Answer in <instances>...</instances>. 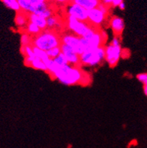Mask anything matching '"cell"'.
Returning a JSON list of instances; mask_svg holds the SVG:
<instances>
[{"mask_svg":"<svg viewBox=\"0 0 147 148\" xmlns=\"http://www.w3.org/2000/svg\"><path fill=\"white\" fill-rule=\"evenodd\" d=\"M50 76L60 83L67 86L81 84L86 85L90 82L88 75L77 66L67 64L65 66L56 68Z\"/></svg>","mask_w":147,"mask_h":148,"instance_id":"obj_1","label":"cell"},{"mask_svg":"<svg viewBox=\"0 0 147 148\" xmlns=\"http://www.w3.org/2000/svg\"><path fill=\"white\" fill-rule=\"evenodd\" d=\"M61 38L53 30L45 29L41 31L38 35L34 36L32 40V45L42 51H46L59 47L61 45Z\"/></svg>","mask_w":147,"mask_h":148,"instance_id":"obj_2","label":"cell"},{"mask_svg":"<svg viewBox=\"0 0 147 148\" xmlns=\"http://www.w3.org/2000/svg\"><path fill=\"white\" fill-rule=\"evenodd\" d=\"M105 51V59L106 62L110 67H115L119 62L122 56V49L119 38L116 36L113 38L110 45L104 47Z\"/></svg>","mask_w":147,"mask_h":148,"instance_id":"obj_3","label":"cell"},{"mask_svg":"<svg viewBox=\"0 0 147 148\" xmlns=\"http://www.w3.org/2000/svg\"><path fill=\"white\" fill-rule=\"evenodd\" d=\"M105 59L104 47H99L91 49L80 55V64L87 66H96Z\"/></svg>","mask_w":147,"mask_h":148,"instance_id":"obj_4","label":"cell"},{"mask_svg":"<svg viewBox=\"0 0 147 148\" xmlns=\"http://www.w3.org/2000/svg\"><path fill=\"white\" fill-rule=\"evenodd\" d=\"M67 27L74 35L80 38H83L90 32L92 27L86 22L80 21L72 17L68 16Z\"/></svg>","mask_w":147,"mask_h":148,"instance_id":"obj_5","label":"cell"},{"mask_svg":"<svg viewBox=\"0 0 147 148\" xmlns=\"http://www.w3.org/2000/svg\"><path fill=\"white\" fill-rule=\"evenodd\" d=\"M62 44H65L68 45L80 56L84 52V49L83 47L80 37L75 36L73 33H67L65 34L64 36L61 37Z\"/></svg>","mask_w":147,"mask_h":148,"instance_id":"obj_6","label":"cell"},{"mask_svg":"<svg viewBox=\"0 0 147 148\" xmlns=\"http://www.w3.org/2000/svg\"><path fill=\"white\" fill-rule=\"evenodd\" d=\"M68 16L72 17L80 21L86 22L88 21V11L75 2L68 5L66 9Z\"/></svg>","mask_w":147,"mask_h":148,"instance_id":"obj_7","label":"cell"},{"mask_svg":"<svg viewBox=\"0 0 147 148\" xmlns=\"http://www.w3.org/2000/svg\"><path fill=\"white\" fill-rule=\"evenodd\" d=\"M60 48L61 53L67 59L69 65L74 66H77L80 65V56L71 47L65 44H61Z\"/></svg>","mask_w":147,"mask_h":148,"instance_id":"obj_8","label":"cell"},{"mask_svg":"<svg viewBox=\"0 0 147 148\" xmlns=\"http://www.w3.org/2000/svg\"><path fill=\"white\" fill-rule=\"evenodd\" d=\"M107 14L99 8H95L93 9L88 11V21L95 26L102 24L105 21Z\"/></svg>","mask_w":147,"mask_h":148,"instance_id":"obj_9","label":"cell"},{"mask_svg":"<svg viewBox=\"0 0 147 148\" xmlns=\"http://www.w3.org/2000/svg\"><path fill=\"white\" fill-rule=\"evenodd\" d=\"M28 14H35L40 17H42L45 19H47L53 15L52 10L49 8L47 2L41 3L37 6H32L30 7L28 11Z\"/></svg>","mask_w":147,"mask_h":148,"instance_id":"obj_10","label":"cell"},{"mask_svg":"<svg viewBox=\"0 0 147 148\" xmlns=\"http://www.w3.org/2000/svg\"><path fill=\"white\" fill-rule=\"evenodd\" d=\"M110 26L114 35L119 37L122 33L123 30L125 29V23L121 17H113L110 19Z\"/></svg>","mask_w":147,"mask_h":148,"instance_id":"obj_11","label":"cell"},{"mask_svg":"<svg viewBox=\"0 0 147 148\" xmlns=\"http://www.w3.org/2000/svg\"><path fill=\"white\" fill-rule=\"evenodd\" d=\"M29 22L32 23L39 27L41 31L47 29V19L35 14H29Z\"/></svg>","mask_w":147,"mask_h":148,"instance_id":"obj_12","label":"cell"},{"mask_svg":"<svg viewBox=\"0 0 147 148\" xmlns=\"http://www.w3.org/2000/svg\"><path fill=\"white\" fill-rule=\"evenodd\" d=\"M15 23L20 28H25L29 23V14L26 12L20 11L17 12L15 17Z\"/></svg>","mask_w":147,"mask_h":148,"instance_id":"obj_13","label":"cell"},{"mask_svg":"<svg viewBox=\"0 0 147 148\" xmlns=\"http://www.w3.org/2000/svg\"><path fill=\"white\" fill-rule=\"evenodd\" d=\"M73 2L80 5L86 11H90L97 8L101 2L99 0H75Z\"/></svg>","mask_w":147,"mask_h":148,"instance_id":"obj_14","label":"cell"},{"mask_svg":"<svg viewBox=\"0 0 147 148\" xmlns=\"http://www.w3.org/2000/svg\"><path fill=\"white\" fill-rule=\"evenodd\" d=\"M32 50H33V52L34 53H35V56H36V58L41 60V61L44 62L45 64L47 63L49 60H50V58H49V56L48 55H47V52H46V51H42V50L38 48V47H35V46H33V45H32Z\"/></svg>","mask_w":147,"mask_h":148,"instance_id":"obj_15","label":"cell"},{"mask_svg":"<svg viewBox=\"0 0 147 148\" xmlns=\"http://www.w3.org/2000/svg\"><path fill=\"white\" fill-rule=\"evenodd\" d=\"M25 30H26V33L29 34V36H36L41 32L39 27H38L36 25L30 22H29L28 24L26 25V26L25 27Z\"/></svg>","mask_w":147,"mask_h":148,"instance_id":"obj_16","label":"cell"},{"mask_svg":"<svg viewBox=\"0 0 147 148\" xmlns=\"http://www.w3.org/2000/svg\"><path fill=\"white\" fill-rule=\"evenodd\" d=\"M29 67L32 68V69H34L41 70V71H47V70L46 64H45L44 62H42L41 60L36 58V57L32 60V62L30 63Z\"/></svg>","mask_w":147,"mask_h":148,"instance_id":"obj_17","label":"cell"},{"mask_svg":"<svg viewBox=\"0 0 147 148\" xmlns=\"http://www.w3.org/2000/svg\"><path fill=\"white\" fill-rule=\"evenodd\" d=\"M59 21L56 17L52 15L47 19V29L53 30L58 27H60Z\"/></svg>","mask_w":147,"mask_h":148,"instance_id":"obj_18","label":"cell"},{"mask_svg":"<svg viewBox=\"0 0 147 148\" xmlns=\"http://www.w3.org/2000/svg\"><path fill=\"white\" fill-rule=\"evenodd\" d=\"M0 1H2L4 5L10 9L14 10L17 12L21 11L20 6L17 3V0H0Z\"/></svg>","mask_w":147,"mask_h":148,"instance_id":"obj_19","label":"cell"},{"mask_svg":"<svg viewBox=\"0 0 147 148\" xmlns=\"http://www.w3.org/2000/svg\"><path fill=\"white\" fill-rule=\"evenodd\" d=\"M53 62H55L56 66H59V67H61V66H65V65H67L68 64V62L67 59L65 58V56H64L62 53H60L57 57H56L55 59H53Z\"/></svg>","mask_w":147,"mask_h":148,"instance_id":"obj_20","label":"cell"},{"mask_svg":"<svg viewBox=\"0 0 147 148\" xmlns=\"http://www.w3.org/2000/svg\"><path fill=\"white\" fill-rule=\"evenodd\" d=\"M137 78L140 83L144 84V92L147 96V73H140L137 75Z\"/></svg>","mask_w":147,"mask_h":148,"instance_id":"obj_21","label":"cell"},{"mask_svg":"<svg viewBox=\"0 0 147 148\" xmlns=\"http://www.w3.org/2000/svg\"><path fill=\"white\" fill-rule=\"evenodd\" d=\"M17 3H18L21 11H24L28 13L29 10L31 7V4H30L29 0H17Z\"/></svg>","mask_w":147,"mask_h":148,"instance_id":"obj_22","label":"cell"},{"mask_svg":"<svg viewBox=\"0 0 147 148\" xmlns=\"http://www.w3.org/2000/svg\"><path fill=\"white\" fill-rule=\"evenodd\" d=\"M32 38L27 33H23L21 37V46H27V45H32Z\"/></svg>","mask_w":147,"mask_h":148,"instance_id":"obj_23","label":"cell"},{"mask_svg":"<svg viewBox=\"0 0 147 148\" xmlns=\"http://www.w3.org/2000/svg\"><path fill=\"white\" fill-rule=\"evenodd\" d=\"M47 55H48L49 58L51 59V60H53V59L57 57V56L61 53V48H60V46L59 47H54V48L50 49V50L47 51Z\"/></svg>","mask_w":147,"mask_h":148,"instance_id":"obj_24","label":"cell"},{"mask_svg":"<svg viewBox=\"0 0 147 148\" xmlns=\"http://www.w3.org/2000/svg\"><path fill=\"white\" fill-rule=\"evenodd\" d=\"M29 2L32 6H37L40 4L47 2V0H29Z\"/></svg>","mask_w":147,"mask_h":148,"instance_id":"obj_25","label":"cell"},{"mask_svg":"<svg viewBox=\"0 0 147 148\" xmlns=\"http://www.w3.org/2000/svg\"><path fill=\"white\" fill-rule=\"evenodd\" d=\"M123 2V0H112L111 5L113 7H118L119 5V4H121Z\"/></svg>","mask_w":147,"mask_h":148,"instance_id":"obj_26","label":"cell"},{"mask_svg":"<svg viewBox=\"0 0 147 148\" xmlns=\"http://www.w3.org/2000/svg\"><path fill=\"white\" fill-rule=\"evenodd\" d=\"M100 2H101V3L104 4L105 5L108 6L110 5H111L112 0H100Z\"/></svg>","mask_w":147,"mask_h":148,"instance_id":"obj_27","label":"cell"},{"mask_svg":"<svg viewBox=\"0 0 147 148\" xmlns=\"http://www.w3.org/2000/svg\"><path fill=\"white\" fill-rule=\"evenodd\" d=\"M118 7H119V8H120V9H121V10H124V9H125V3H124V2H122L121 4H119V5L118 6Z\"/></svg>","mask_w":147,"mask_h":148,"instance_id":"obj_28","label":"cell"},{"mask_svg":"<svg viewBox=\"0 0 147 148\" xmlns=\"http://www.w3.org/2000/svg\"><path fill=\"white\" fill-rule=\"evenodd\" d=\"M56 2H59V3H66V2H69L70 0H56Z\"/></svg>","mask_w":147,"mask_h":148,"instance_id":"obj_29","label":"cell"},{"mask_svg":"<svg viewBox=\"0 0 147 148\" xmlns=\"http://www.w3.org/2000/svg\"><path fill=\"white\" fill-rule=\"evenodd\" d=\"M70 1H71V2H74V1H75V0H70Z\"/></svg>","mask_w":147,"mask_h":148,"instance_id":"obj_30","label":"cell"},{"mask_svg":"<svg viewBox=\"0 0 147 148\" xmlns=\"http://www.w3.org/2000/svg\"><path fill=\"white\" fill-rule=\"evenodd\" d=\"M50 1H56V0H50Z\"/></svg>","mask_w":147,"mask_h":148,"instance_id":"obj_31","label":"cell"},{"mask_svg":"<svg viewBox=\"0 0 147 148\" xmlns=\"http://www.w3.org/2000/svg\"><path fill=\"white\" fill-rule=\"evenodd\" d=\"M99 1H100V0H99Z\"/></svg>","mask_w":147,"mask_h":148,"instance_id":"obj_32","label":"cell"}]
</instances>
